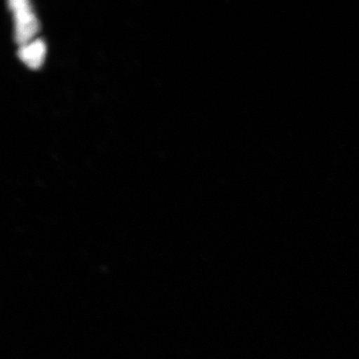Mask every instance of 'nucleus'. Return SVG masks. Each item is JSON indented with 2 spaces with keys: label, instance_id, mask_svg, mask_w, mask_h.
<instances>
[{
  "label": "nucleus",
  "instance_id": "obj_1",
  "mask_svg": "<svg viewBox=\"0 0 359 359\" xmlns=\"http://www.w3.org/2000/svg\"><path fill=\"white\" fill-rule=\"evenodd\" d=\"M8 4L15 15L16 42L22 46L38 33L39 21L27 0H11Z\"/></svg>",
  "mask_w": 359,
  "mask_h": 359
},
{
  "label": "nucleus",
  "instance_id": "obj_2",
  "mask_svg": "<svg viewBox=\"0 0 359 359\" xmlns=\"http://www.w3.org/2000/svg\"><path fill=\"white\" fill-rule=\"evenodd\" d=\"M46 53V47L41 39L35 40L20 46V60L32 69H38L42 65Z\"/></svg>",
  "mask_w": 359,
  "mask_h": 359
}]
</instances>
